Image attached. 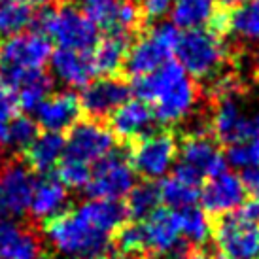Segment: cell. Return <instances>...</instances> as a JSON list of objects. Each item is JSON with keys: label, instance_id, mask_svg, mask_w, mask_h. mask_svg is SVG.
<instances>
[{"label": "cell", "instance_id": "e575fe53", "mask_svg": "<svg viewBox=\"0 0 259 259\" xmlns=\"http://www.w3.org/2000/svg\"><path fill=\"white\" fill-rule=\"evenodd\" d=\"M238 178H240V184L244 187V193L250 195L252 199H259V165L244 168Z\"/></svg>", "mask_w": 259, "mask_h": 259}, {"label": "cell", "instance_id": "277c9868", "mask_svg": "<svg viewBox=\"0 0 259 259\" xmlns=\"http://www.w3.org/2000/svg\"><path fill=\"white\" fill-rule=\"evenodd\" d=\"M176 159L174 176L197 187L204 180L218 178L229 170L220 144L210 135H180Z\"/></svg>", "mask_w": 259, "mask_h": 259}, {"label": "cell", "instance_id": "603a6c76", "mask_svg": "<svg viewBox=\"0 0 259 259\" xmlns=\"http://www.w3.org/2000/svg\"><path fill=\"white\" fill-rule=\"evenodd\" d=\"M216 0H176L172 8L174 27L191 30L206 27L216 14Z\"/></svg>", "mask_w": 259, "mask_h": 259}, {"label": "cell", "instance_id": "9c48e42d", "mask_svg": "<svg viewBox=\"0 0 259 259\" xmlns=\"http://www.w3.org/2000/svg\"><path fill=\"white\" fill-rule=\"evenodd\" d=\"M115 138L104 121L81 117L65 135V159H72L83 165L97 163L114 150Z\"/></svg>", "mask_w": 259, "mask_h": 259}, {"label": "cell", "instance_id": "8d00e7d4", "mask_svg": "<svg viewBox=\"0 0 259 259\" xmlns=\"http://www.w3.org/2000/svg\"><path fill=\"white\" fill-rule=\"evenodd\" d=\"M248 0H216V8L222 12H233L237 8L244 6Z\"/></svg>", "mask_w": 259, "mask_h": 259}, {"label": "cell", "instance_id": "44dd1931", "mask_svg": "<svg viewBox=\"0 0 259 259\" xmlns=\"http://www.w3.org/2000/svg\"><path fill=\"white\" fill-rule=\"evenodd\" d=\"M135 38L127 34H104L93 50V61L97 74L101 76H123V66L127 61Z\"/></svg>", "mask_w": 259, "mask_h": 259}, {"label": "cell", "instance_id": "1f68e13d", "mask_svg": "<svg viewBox=\"0 0 259 259\" xmlns=\"http://www.w3.org/2000/svg\"><path fill=\"white\" fill-rule=\"evenodd\" d=\"M225 161L227 165L235 168H250L259 165V138L255 140H244L225 148Z\"/></svg>", "mask_w": 259, "mask_h": 259}, {"label": "cell", "instance_id": "d6986e66", "mask_svg": "<svg viewBox=\"0 0 259 259\" xmlns=\"http://www.w3.org/2000/svg\"><path fill=\"white\" fill-rule=\"evenodd\" d=\"M65 155V135L57 133H40L32 144L21 153L25 163L34 174H48L53 172L59 161Z\"/></svg>", "mask_w": 259, "mask_h": 259}, {"label": "cell", "instance_id": "7a4b0ae2", "mask_svg": "<svg viewBox=\"0 0 259 259\" xmlns=\"http://www.w3.org/2000/svg\"><path fill=\"white\" fill-rule=\"evenodd\" d=\"M32 32L48 36L61 50L91 53L101 40V30L79 12L68 4H51L36 8Z\"/></svg>", "mask_w": 259, "mask_h": 259}, {"label": "cell", "instance_id": "f1b7e54d", "mask_svg": "<svg viewBox=\"0 0 259 259\" xmlns=\"http://www.w3.org/2000/svg\"><path fill=\"white\" fill-rule=\"evenodd\" d=\"M34 15H36V8L17 0H10L6 4H2L0 6V38L30 30L34 23Z\"/></svg>", "mask_w": 259, "mask_h": 259}, {"label": "cell", "instance_id": "7bdbcfd3", "mask_svg": "<svg viewBox=\"0 0 259 259\" xmlns=\"http://www.w3.org/2000/svg\"><path fill=\"white\" fill-rule=\"evenodd\" d=\"M216 259H227V257H223V255H218V257Z\"/></svg>", "mask_w": 259, "mask_h": 259}, {"label": "cell", "instance_id": "5bb4252c", "mask_svg": "<svg viewBox=\"0 0 259 259\" xmlns=\"http://www.w3.org/2000/svg\"><path fill=\"white\" fill-rule=\"evenodd\" d=\"M244 197L246 193L242 184H240V178L231 170L223 172L218 178H210V180L202 182L201 202L204 214L210 220L240 208V204L244 202Z\"/></svg>", "mask_w": 259, "mask_h": 259}, {"label": "cell", "instance_id": "83f0119b", "mask_svg": "<svg viewBox=\"0 0 259 259\" xmlns=\"http://www.w3.org/2000/svg\"><path fill=\"white\" fill-rule=\"evenodd\" d=\"M40 135L38 123L25 114L14 115L6 125V140H4V150L12 155H21L27 150L32 140Z\"/></svg>", "mask_w": 259, "mask_h": 259}, {"label": "cell", "instance_id": "30bf717a", "mask_svg": "<svg viewBox=\"0 0 259 259\" xmlns=\"http://www.w3.org/2000/svg\"><path fill=\"white\" fill-rule=\"evenodd\" d=\"M131 97V83L123 76H101L83 87L79 102L83 115L89 119L104 121Z\"/></svg>", "mask_w": 259, "mask_h": 259}, {"label": "cell", "instance_id": "60d3db41", "mask_svg": "<svg viewBox=\"0 0 259 259\" xmlns=\"http://www.w3.org/2000/svg\"><path fill=\"white\" fill-rule=\"evenodd\" d=\"M106 259H125V257H119V255H115L114 253V255H110V257H106Z\"/></svg>", "mask_w": 259, "mask_h": 259}, {"label": "cell", "instance_id": "7402d4cb", "mask_svg": "<svg viewBox=\"0 0 259 259\" xmlns=\"http://www.w3.org/2000/svg\"><path fill=\"white\" fill-rule=\"evenodd\" d=\"M227 14V40L235 38L233 46L242 48V44L259 40V0H248L244 6L237 8Z\"/></svg>", "mask_w": 259, "mask_h": 259}, {"label": "cell", "instance_id": "8992f818", "mask_svg": "<svg viewBox=\"0 0 259 259\" xmlns=\"http://www.w3.org/2000/svg\"><path fill=\"white\" fill-rule=\"evenodd\" d=\"M36 174L21 155L0 157V218L23 222L29 220Z\"/></svg>", "mask_w": 259, "mask_h": 259}, {"label": "cell", "instance_id": "4dcf8cb0", "mask_svg": "<svg viewBox=\"0 0 259 259\" xmlns=\"http://www.w3.org/2000/svg\"><path fill=\"white\" fill-rule=\"evenodd\" d=\"M55 176H57L61 184L68 189H85V186L91 180V168L89 165L72 161V159H61L59 165L55 166Z\"/></svg>", "mask_w": 259, "mask_h": 259}, {"label": "cell", "instance_id": "f35d334b", "mask_svg": "<svg viewBox=\"0 0 259 259\" xmlns=\"http://www.w3.org/2000/svg\"><path fill=\"white\" fill-rule=\"evenodd\" d=\"M250 66H252V74H253V78L259 81V50L253 53V57H252V63H250Z\"/></svg>", "mask_w": 259, "mask_h": 259}, {"label": "cell", "instance_id": "d6a6232c", "mask_svg": "<svg viewBox=\"0 0 259 259\" xmlns=\"http://www.w3.org/2000/svg\"><path fill=\"white\" fill-rule=\"evenodd\" d=\"M137 4L148 29L153 27L159 19H163L172 10V0H137Z\"/></svg>", "mask_w": 259, "mask_h": 259}, {"label": "cell", "instance_id": "d4e9b609", "mask_svg": "<svg viewBox=\"0 0 259 259\" xmlns=\"http://www.w3.org/2000/svg\"><path fill=\"white\" fill-rule=\"evenodd\" d=\"M53 76L46 68H38L15 93L19 112H34L51 93H53Z\"/></svg>", "mask_w": 259, "mask_h": 259}, {"label": "cell", "instance_id": "8fae6325", "mask_svg": "<svg viewBox=\"0 0 259 259\" xmlns=\"http://www.w3.org/2000/svg\"><path fill=\"white\" fill-rule=\"evenodd\" d=\"M51 53L53 44L50 38L32 30L0 38V66H15L27 70L46 68Z\"/></svg>", "mask_w": 259, "mask_h": 259}, {"label": "cell", "instance_id": "3957f363", "mask_svg": "<svg viewBox=\"0 0 259 259\" xmlns=\"http://www.w3.org/2000/svg\"><path fill=\"white\" fill-rule=\"evenodd\" d=\"M174 53L187 76L195 81H208L233 65L229 40L218 36L208 27L184 30Z\"/></svg>", "mask_w": 259, "mask_h": 259}, {"label": "cell", "instance_id": "ffe728a7", "mask_svg": "<svg viewBox=\"0 0 259 259\" xmlns=\"http://www.w3.org/2000/svg\"><path fill=\"white\" fill-rule=\"evenodd\" d=\"M79 218H83L95 229L114 235L121 225L129 222L127 206L123 201H108V199H91L76 208Z\"/></svg>", "mask_w": 259, "mask_h": 259}, {"label": "cell", "instance_id": "2e32d148", "mask_svg": "<svg viewBox=\"0 0 259 259\" xmlns=\"http://www.w3.org/2000/svg\"><path fill=\"white\" fill-rule=\"evenodd\" d=\"M142 223H144L146 244H148L146 257L159 259L182 238L180 220L176 210L161 206Z\"/></svg>", "mask_w": 259, "mask_h": 259}, {"label": "cell", "instance_id": "e0dca14e", "mask_svg": "<svg viewBox=\"0 0 259 259\" xmlns=\"http://www.w3.org/2000/svg\"><path fill=\"white\" fill-rule=\"evenodd\" d=\"M51 68L59 79H63L68 87H85L95 78H99L97 66L93 61V51L61 50L51 53Z\"/></svg>", "mask_w": 259, "mask_h": 259}, {"label": "cell", "instance_id": "f546056e", "mask_svg": "<svg viewBox=\"0 0 259 259\" xmlns=\"http://www.w3.org/2000/svg\"><path fill=\"white\" fill-rule=\"evenodd\" d=\"M176 212H178V220H180L182 238L191 242L195 248H204L212 237L210 220L204 214V210L191 206V208L176 210Z\"/></svg>", "mask_w": 259, "mask_h": 259}, {"label": "cell", "instance_id": "52a82bcc", "mask_svg": "<svg viewBox=\"0 0 259 259\" xmlns=\"http://www.w3.org/2000/svg\"><path fill=\"white\" fill-rule=\"evenodd\" d=\"M137 174L133 172L125 148H115L97 161L91 168V180L85 186V195L91 199L121 201L137 186Z\"/></svg>", "mask_w": 259, "mask_h": 259}, {"label": "cell", "instance_id": "d590c367", "mask_svg": "<svg viewBox=\"0 0 259 259\" xmlns=\"http://www.w3.org/2000/svg\"><path fill=\"white\" fill-rule=\"evenodd\" d=\"M237 214L244 222L259 227V199H252V201L248 202H242L240 208H237Z\"/></svg>", "mask_w": 259, "mask_h": 259}, {"label": "cell", "instance_id": "4fadbf2b", "mask_svg": "<svg viewBox=\"0 0 259 259\" xmlns=\"http://www.w3.org/2000/svg\"><path fill=\"white\" fill-rule=\"evenodd\" d=\"M34 112H36L38 129L57 135H66L83 117L79 95L74 91L51 93Z\"/></svg>", "mask_w": 259, "mask_h": 259}, {"label": "cell", "instance_id": "5b68a950", "mask_svg": "<svg viewBox=\"0 0 259 259\" xmlns=\"http://www.w3.org/2000/svg\"><path fill=\"white\" fill-rule=\"evenodd\" d=\"M125 150L133 172L142 182H155L165 176L178 157V135L172 129L153 131Z\"/></svg>", "mask_w": 259, "mask_h": 259}, {"label": "cell", "instance_id": "ba28073f", "mask_svg": "<svg viewBox=\"0 0 259 259\" xmlns=\"http://www.w3.org/2000/svg\"><path fill=\"white\" fill-rule=\"evenodd\" d=\"M210 220V218H208ZM212 238L227 259H259V227L244 222L235 212L210 220Z\"/></svg>", "mask_w": 259, "mask_h": 259}, {"label": "cell", "instance_id": "b9f144b4", "mask_svg": "<svg viewBox=\"0 0 259 259\" xmlns=\"http://www.w3.org/2000/svg\"><path fill=\"white\" fill-rule=\"evenodd\" d=\"M6 2H10V0H0V6H2V4H6Z\"/></svg>", "mask_w": 259, "mask_h": 259}, {"label": "cell", "instance_id": "836d02e7", "mask_svg": "<svg viewBox=\"0 0 259 259\" xmlns=\"http://www.w3.org/2000/svg\"><path fill=\"white\" fill-rule=\"evenodd\" d=\"M19 114L17 97L0 83V123H8L14 115Z\"/></svg>", "mask_w": 259, "mask_h": 259}, {"label": "cell", "instance_id": "ac0fdd59", "mask_svg": "<svg viewBox=\"0 0 259 259\" xmlns=\"http://www.w3.org/2000/svg\"><path fill=\"white\" fill-rule=\"evenodd\" d=\"M168 59H170V53L146 32L131 46L125 66H123V78L131 81L135 78L148 76V74L155 72Z\"/></svg>", "mask_w": 259, "mask_h": 259}, {"label": "cell", "instance_id": "9a60e30c", "mask_svg": "<svg viewBox=\"0 0 259 259\" xmlns=\"http://www.w3.org/2000/svg\"><path fill=\"white\" fill-rule=\"evenodd\" d=\"M70 210L68 201V189H66L55 172L40 174V178L34 180L32 189V201H30L29 220L42 225L51 218H57Z\"/></svg>", "mask_w": 259, "mask_h": 259}, {"label": "cell", "instance_id": "4316f807", "mask_svg": "<svg viewBox=\"0 0 259 259\" xmlns=\"http://www.w3.org/2000/svg\"><path fill=\"white\" fill-rule=\"evenodd\" d=\"M159 186V197L161 202L165 204V208L170 210H184L191 208L197 202L201 201V187L191 186L187 182L176 178V176H168L157 184Z\"/></svg>", "mask_w": 259, "mask_h": 259}, {"label": "cell", "instance_id": "6da1fadb", "mask_svg": "<svg viewBox=\"0 0 259 259\" xmlns=\"http://www.w3.org/2000/svg\"><path fill=\"white\" fill-rule=\"evenodd\" d=\"M40 229L44 238L65 259H106L114 255L112 235L89 225L78 216L76 208L44 222Z\"/></svg>", "mask_w": 259, "mask_h": 259}, {"label": "cell", "instance_id": "cb8c5ba5", "mask_svg": "<svg viewBox=\"0 0 259 259\" xmlns=\"http://www.w3.org/2000/svg\"><path fill=\"white\" fill-rule=\"evenodd\" d=\"M129 222H146L148 218L161 208V197H159V186L155 182H140L133 187L125 199Z\"/></svg>", "mask_w": 259, "mask_h": 259}, {"label": "cell", "instance_id": "74e56055", "mask_svg": "<svg viewBox=\"0 0 259 259\" xmlns=\"http://www.w3.org/2000/svg\"><path fill=\"white\" fill-rule=\"evenodd\" d=\"M23 4H29L32 8H42V6H51V4H59V0H17Z\"/></svg>", "mask_w": 259, "mask_h": 259}, {"label": "cell", "instance_id": "484cf974", "mask_svg": "<svg viewBox=\"0 0 259 259\" xmlns=\"http://www.w3.org/2000/svg\"><path fill=\"white\" fill-rule=\"evenodd\" d=\"M74 8H78L99 30H104L106 34H117L121 0H78Z\"/></svg>", "mask_w": 259, "mask_h": 259}, {"label": "cell", "instance_id": "7c38bea8", "mask_svg": "<svg viewBox=\"0 0 259 259\" xmlns=\"http://www.w3.org/2000/svg\"><path fill=\"white\" fill-rule=\"evenodd\" d=\"M108 129L119 148H129L137 140L155 131V115L150 104L144 101H127L106 119Z\"/></svg>", "mask_w": 259, "mask_h": 259}, {"label": "cell", "instance_id": "ab89813d", "mask_svg": "<svg viewBox=\"0 0 259 259\" xmlns=\"http://www.w3.org/2000/svg\"><path fill=\"white\" fill-rule=\"evenodd\" d=\"M36 259H57V257H55L53 253H50V252H46V250H44V252L40 253V255H38Z\"/></svg>", "mask_w": 259, "mask_h": 259}]
</instances>
